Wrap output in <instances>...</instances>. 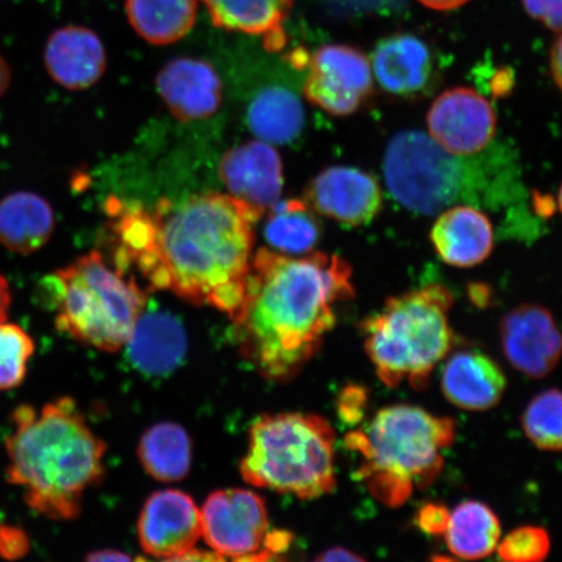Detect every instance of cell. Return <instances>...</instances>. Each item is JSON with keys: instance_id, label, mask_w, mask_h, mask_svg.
<instances>
[{"instance_id": "obj_33", "label": "cell", "mask_w": 562, "mask_h": 562, "mask_svg": "<svg viewBox=\"0 0 562 562\" xmlns=\"http://www.w3.org/2000/svg\"><path fill=\"white\" fill-rule=\"evenodd\" d=\"M529 15L548 30L562 32V0H521Z\"/></svg>"}, {"instance_id": "obj_32", "label": "cell", "mask_w": 562, "mask_h": 562, "mask_svg": "<svg viewBox=\"0 0 562 562\" xmlns=\"http://www.w3.org/2000/svg\"><path fill=\"white\" fill-rule=\"evenodd\" d=\"M31 551V540L18 526H0V558L7 561L24 559Z\"/></svg>"}, {"instance_id": "obj_15", "label": "cell", "mask_w": 562, "mask_h": 562, "mask_svg": "<svg viewBox=\"0 0 562 562\" xmlns=\"http://www.w3.org/2000/svg\"><path fill=\"white\" fill-rule=\"evenodd\" d=\"M220 175L231 195L261 216L283 191V161L276 147L262 139L231 149L221 160Z\"/></svg>"}, {"instance_id": "obj_8", "label": "cell", "mask_w": 562, "mask_h": 562, "mask_svg": "<svg viewBox=\"0 0 562 562\" xmlns=\"http://www.w3.org/2000/svg\"><path fill=\"white\" fill-rule=\"evenodd\" d=\"M465 166L430 135L404 131L386 146L383 171L389 191L414 213L434 215L459 201L467 187Z\"/></svg>"}, {"instance_id": "obj_17", "label": "cell", "mask_w": 562, "mask_h": 562, "mask_svg": "<svg viewBox=\"0 0 562 562\" xmlns=\"http://www.w3.org/2000/svg\"><path fill=\"white\" fill-rule=\"evenodd\" d=\"M48 76L68 90H86L102 79L108 66L104 46L86 26L59 27L48 37L44 52Z\"/></svg>"}, {"instance_id": "obj_42", "label": "cell", "mask_w": 562, "mask_h": 562, "mask_svg": "<svg viewBox=\"0 0 562 562\" xmlns=\"http://www.w3.org/2000/svg\"><path fill=\"white\" fill-rule=\"evenodd\" d=\"M558 202H559V209H560L561 214H562V184H561V188H560V191H559Z\"/></svg>"}, {"instance_id": "obj_19", "label": "cell", "mask_w": 562, "mask_h": 562, "mask_svg": "<svg viewBox=\"0 0 562 562\" xmlns=\"http://www.w3.org/2000/svg\"><path fill=\"white\" fill-rule=\"evenodd\" d=\"M372 74L386 93L413 97L424 93L434 75L430 47L417 35H389L375 47Z\"/></svg>"}, {"instance_id": "obj_41", "label": "cell", "mask_w": 562, "mask_h": 562, "mask_svg": "<svg viewBox=\"0 0 562 562\" xmlns=\"http://www.w3.org/2000/svg\"><path fill=\"white\" fill-rule=\"evenodd\" d=\"M12 81V72L9 63L0 55V98L9 90Z\"/></svg>"}, {"instance_id": "obj_37", "label": "cell", "mask_w": 562, "mask_h": 562, "mask_svg": "<svg viewBox=\"0 0 562 562\" xmlns=\"http://www.w3.org/2000/svg\"><path fill=\"white\" fill-rule=\"evenodd\" d=\"M318 561H363L364 558L344 547H335L316 558Z\"/></svg>"}, {"instance_id": "obj_38", "label": "cell", "mask_w": 562, "mask_h": 562, "mask_svg": "<svg viewBox=\"0 0 562 562\" xmlns=\"http://www.w3.org/2000/svg\"><path fill=\"white\" fill-rule=\"evenodd\" d=\"M12 305V291L2 273H0V323L9 319V313Z\"/></svg>"}, {"instance_id": "obj_22", "label": "cell", "mask_w": 562, "mask_h": 562, "mask_svg": "<svg viewBox=\"0 0 562 562\" xmlns=\"http://www.w3.org/2000/svg\"><path fill=\"white\" fill-rule=\"evenodd\" d=\"M217 27L263 37L269 52L285 46L284 21L292 0H201Z\"/></svg>"}, {"instance_id": "obj_24", "label": "cell", "mask_w": 562, "mask_h": 562, "mask_svg": "<svg viewBox=\"0 0 562 562\" xmlns=\"http://www.w3.org/2000/svg\"><path fill=\"white\" fill-rule=\"evenodd\" d=\"M449 552L463 560H480L496 551L502 538L501 519L487 504L467 501L449 516L445 532Z\"/></svg>"}, {"instance_id": "obj_29", "label": "cell", "mask_w": 562, "mask_h": 562, "mask_svg": "<svg viewBox=\"0 0 562 562\" xmlns=\"http://www.w3.org/2000/svg\"><path fill=\"white\" fill-rule=\"evenodd\" d=\"M524 432L542 451L562 452V391L538 393L524 411Z\"/></svg>"}, {"instance_id": "obj_23", "label": "cell", "mask_w": 562, "mask_h": 562, "mask_svg": "<svg viewBox=\"0 0 562 562\" xmlns=\"http://www.w3.org/2000/svg\"><path fill=\"white\" fill-rule=\"evenodd\" d=\"M133 363L150 375L172 371L186 355L187 337L179 321L165 312L140 315L128 344Z\"/></svg>"}, {"instance_id": "obj_18", "label": "cell", "mask_w": 562, "mask_h": 562, "mask_svg": "<svg viewBox=\"0 0 562 562\" xmlns=\"http://www.w3.org/2000/svg\"><path fill=\"white\" fill-rule=\"evenodd\" d=\"M507 376L490 356L476 349L454 351L441 371V391L463 411L486 412L501 404Z\"/></svg>"}, {"instance_id": "obj_14", "label": "cell", "mask_w": 562, "mask_h": 562, "mask_svg": "<svg viewBox=\"0 0 562 562\" xmlns=\"http://www.w3.org/2000/svg\"><path fill=\"white\" fill-rule=\"evenodd\" d=\"M305 202L316 214L360 227L375 220L383 205L374 176L355 167H329L308 184Z\"/></svg>"}, {"instance_id": "obj_30", "label": "cell", "mask_w": 562, "mask_h": 562, "mask_svg": "<svg viewBox=\"0 0 562 562\" xmlns=\"http://www.w3.org/2000/svg\"><path fill=\"white\" fill-rule=\"evenodd\" d=\"M35 350L33 337L13 323H0V391L23 384Z\"/></svg>"}, {"instance_id": "obj_31", "label": "cell", "mask_w": 562, "mask_h": 562, "mask_svg": "<svg viewBox=\"0 0 562 562\" xmlns=\"http://www.w3.org/2000/svg\"><path fill=\"white\" fill-rule=\"evenodd\" d=\"M498 558L509 562H537L544 560L551 551L548 532L538 526H521L512 530L498 542Z\"/></svg>"}, {"instance_id": "obj_6", "label": "cell", "mask_w": 562, "mask_h": 562, "mask_svg": "<svg viewBox=\"0 0 562 562\" xmlns=\"http://www.w3.org/2000/svg\"><path fill=\"white\" fill-rule=\"evenodd\" d=\"M452 305L446 286L430 284L390 297L381 312L363 322L364 350L386 386L425 389L454 347Z\"/></svg>"}, {"instance_id": "obj_34", "label": "cell", "mask_w": 562, "mask_h": 562, "mask_svg": "<svg viewBox=\"0 0 562 562\" xmlns=\"http://www.w3.org/2000/svg\"><path fill=\"white\" fill-rule=\"evenodd\" d=\"M451 512L439 503H426L417 513L416 522L418 529L427 536H445Z\"/></svg>"}, {"instance_id": "obj_25", "label": "cell", "mask_w": 562, "mask_h": 562, "mask_svg": "<svg viewBox=\"0 0 562 562\" xmlns=\"http://www.w3.org/2000/svg\"><path fill=\"white\" fill-rule=\"evenodd\" d=\"M133 30L153 45H170L192 31L196 0H125Z\"/></svg>"}, {"instance_id": "obj_26", "label": "cell", "mask_w": 562, "mask_h": 562, "mask_svg": "<svg viewBox=\"0 0 562 562\" xmlns=\"http://www.w3.org/2000/svg\"><path fill=\"white\" fill-rule=\"evenodd\" d=\"M249 128L269 144H290L300 136L305 112L299 97L284 88H267L251 101Z\"/></svg>"}, {"instance_id": "obj_9", "label": "cell", "mask_w": 562, "mask_h": 562, "mask_svg": "<svg viewBox=\"0 0 562 562\" xmlns=\"http://www.w3.org/2000/svg\"><path fill=\"white\" fill-rule=\"evenodd\" d=\"M202 537L223 559L269 561L290 550L292 533L270 530L261 496L246 490L211 494L201 510Z\"/></svg>"}, {"instance_id": "obj_12", "label": "cell", "mask_w": 562, "mask_h": 562, "mask_svg": "<svg viewBox=\"0 0 562 562\" xmlns=\"http://www.w3.org/2000/svg\"><path fill=\"white\" fill-rule=\"evenodd\" d=\"M501 339L512 367L532 379L550 374L562 357L561 329L544 306L524 304L513 308L502 321Z\"/></svg>"}, {"instance_id": "obj_5", "label": "cell", "mask_w": 562, "mask_h": 562, "mask_svg": "<svg viewBox=\"0 0 562 562\" xmlns=\"http://www.w3.org/2000/svg\"><path fill=\"white\" fill-rule=\"evenodd\" d=\"M42 292L55 311V326L70 339L115 353L128 344L146 293L133 278L90 251L42 281Z\"/></svg>"}, {"instance_id": "obj_13", "label": "cell", "mask_w": 562, "mask_h": 562, "mask_svg": "<svg viewBox=\"0 0 562 562\" xmlns=\"http://www.w3.org/2000/svg\"><path fill=\"white\" fill-rule=\"evenodd\" d=\"M137 530L145 553L176 560L191 551L202 537L201 510L186 492L159 491L147 498Z\"/></svg>"}, {"instance_id": "obj_28", "label": "cell", "mask_w": 562, "mask_h": 562, "mask_svg": "<svg viewBox=\"0 0 562 562\" xmlns=\"http://www.w3.org/2000/svg\"><path fill=\"white\" fill-rule=\"evenodd\" d=\"M265 226V237L272 249L284 255H306L321 238L315 211L302 200L277 202Z\"/></svg>"}, {"instance_id": "obj_27", "label": "cell", "mask_w": 562, "mask_h": 562, "mask_svg": "<svg viewBox=\"0 0 562 562\" xmlns=\"http://www.w3.org/2000/svg\"><path fill=\"white\" fill-rule=\"evenodd\" d=\"M138 457L154 480L178 482L184 480L192 463V441L179 425L159 424L144 434Z\"/></svg>"}, {"instance_id": "obj_3", "label": "cell", "mask_w": 562, "mask_h": 562, "mask_svg": "<svg viewBox=\"0 0 562 562\" xmlns=\"http://www.w3.org/2000/svg\"><path fill=\"white\" fill-rule=\"evenodd\" d=\"M5 439L7 481L23 491L35 515L52 521L80 516L87 492L102 481L105 442L97 437L75 400L19 405Z\"/></svg>"}, {"instance_id": "obj_16", "label": "cell", "mask_w": 562, "mask_h": 562, "mask_svg": "<svg viewBox=\"0 0 562 562\" xmlns=\"http://www.w3.org/2000/svg\"><path fill=\"white\" fill-rule=\"evenodd\" d=\"M157 88L168 110L181 122L202 121L221 108V77L210 63L200 59L168 63L157 77Z\"/></svg>"}, {"instance_id": "obj_40", "label": "cell", "mask_w": 562, "mask_h": 562, "mask_svg": "<svg viewBox=\"0 0 562 562\" xmlns=\"http://www.w3.org/2000/svg\"><path fill=\"white\" fill-rule=\"evenodd\" d=\"M88 561H131L128 554L115 550H102L91 552L87 558Z\"/></svg>"}, {"instance_id": "obj_1", "label": "cell", "mask_w": 562, "mask_h": 562, "mask_svg": "<svg viewBox=\"0 0 562 562\" xmlns=\"http://www.w3.org/2000/svg\"><path fill=\"white\" fill-rule=\"evenodd\" d=\"M114 263L150 286L228 314L240 307L250 273L255 224L261 217L234 195L203 193L149 211L110 199Z\"/></svg>"}, {"instance_id": "obj_10", "label": "cell", "mask_w": 562, "mask_h": 562, "mask_svg": "<svg viewBox=\"0 0 562 562\" xmlns=\"http://www.w3.org/2000/svg\"><path fill=\"white\" fill-rule=\"evenodd\" d=\"M307 66L306 100L329 115L356 114L374 91L371 61L356 47L323 46Z\"/></svg>"}, {"instance_id": "obj_35", "label": "cell", "mask_w": 562, "mask_h": 562, "mask_svg": "<svg viewBox=\"0 0 562 562\" xmlns=\"http://www.w3.org/2000/svg\"><path fill=\"white\" fill-rule=\"evenodd\" d=\"M368 395L363 386L349 385L344 389L339 400L340 418L349 425H356L363 418Z\"/></svg>"}, {"instance_id": "obj_39", "label": "cell", "mask_w": 562, "mask_h": 562, "mask_svg": "<svg viewBox=\"0 0 562 562\" xmlns=\"http://www.w3.org/2000/svg\"><path fill=\"white\" fill-rule=\"evenodd\" d=\"M418 2L435 11H452L467 4L469 0H418Z\"/></svg>"}, {"instance_id": "obj_4", "label": "cell", "mask_w": 562, "mask_h": 562, "mask_svg": "<svg viewBox=\"0 0 562 562\" xmlns=\"http://www.w3.org/2000/svg\"><path fill=\"white\" fill-rule=\"evenodd\" d=\"M454 437L453 419L398 404L383 407L367 426L349 432L346 446L360 456L357 477L376 501L396 508L409 501L414 490L437 480L442 452Z\"/></svg>"}, {"instance_id": "obj_20", "label": "cell", "mask_w": 562, "mask_h": 562, "mask_svg": "<svg viewBox=\"0 0 562 562\" xmlns=\"http://www.w3.org/2000/svg\"><path fill=\"white\" fill-rule=\"evenodd\" d=\"M430 237L441 261L460 269L483 263L494 250V227L490 217L469 205L442 210Z\"/></svg>"}, {"instance_id": "obj_21", "label": "cell", "mask_w": 562, "mask_h": 562, "mask_svg": "<svg viewBox=\"0 0 562 562\" xmlns=\"http://www.w3.org/2000/svg\"><path fill=\"white\" fill-rule=\"evenodd\" d=\"M55 229L54 209L44 196L15 192L0 200V245L21 256L45 248Z\"/></svg>"}, {"instance_id": "obj_11", "label": "cell", "mask_w": 562, "mask_h": 562, "mask_svg": "<svg viewBox=\"0 0 562 562\" xmlns=\"http://www.w3.org/2000/svg\"><path fill=\"white\" fill-rule=\"evenodd\" d=\"M496 114L472 88L446 90L427 112L428 135L456 157L483 151L496 135Z\"/></svg>"}, {"instance_id": "obj_2", "label": "cell", "mask_w": 562, "mask_h": 562, "mask_svg": "<svg viewBox=\"0 0 562 562\" xmlns=\"http://www.w3.org/2000/svg\"><path fill=\"white\" fill-rule=\"evenodd\" d=\"M351 267L337 256L259 249L240 307L232 315L240 355L259 375L288 382L318 353L336 307L355 297Z\"/></svg>"}, {"instance_id": "obj_36", "label": "cell", "mask_w": 562, "mask_h": 562, "mask_svg": "<svg viewBox=\"0 0 562 562\" xmlns=\"http://www.w3.org/2000/svg\"><path fill=\"white\" fill-rule=\"evenodd\" d=\"M550 65L553 81L562 93V32L552 46Z\"/></svg>"}, {"instance_id": "obj_7", "label": "cell", "mask_w": 562, "mask_h": 562, "mask_svg": "<svg viewBox=\"0 0 562 562\" xmlns=\"http://www.w3.org/2000/svg\"><path fill=\"white\" fill-rule=\"evenodd\" d=\"M240 472L246 482L308 501L336 487L335 432L325 418L269 414L250 428Z\"/></svg>"}]
</instances>
